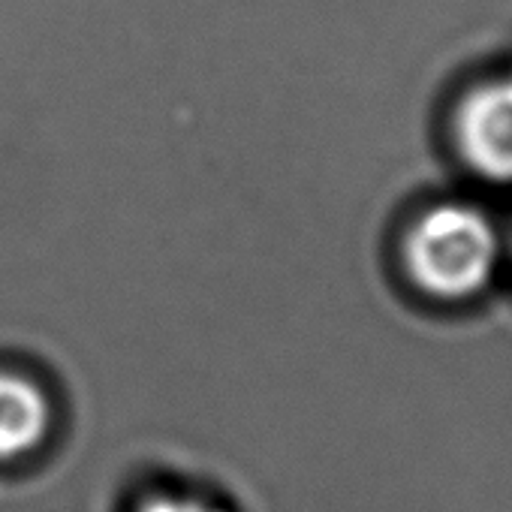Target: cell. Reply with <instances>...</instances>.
<instances>
[{"instance_id": "6da1fadb", "label": "cell", "mask_w": 512, "mask_h": 512, "mask_svg": "<svg viewBox=\"0 0 512 512\" xmlns=\"http://www.w3.org/2000/svg\"><path fill=\"white\" fill-rule=\"evenodd\" d=\"M506 266V229L464 196L431 199L398 235V272L431 305L461 308L482 299Z\"/></svg>"}, {"instance_id": "7a4b0ae2", "label": "cell", "mask_w": 512, "mask_h": 512, "mask_svg": "<svg viewBox=\"0 0 512 512\" xmlns=\"http://www.w3.org/2000/svg\"><path fill=\"white\" fill-rule=\"evenodd\" d=\"M455 163L488 187L512 190V55L464 79L446 109Z\"/></svg>"}, {"instance_id": "3957f363", "label": "cell", "mask_w": 512, "mask_h": 512, "mask_svg": "<svg viewBox=\"0 0 512 512\" xmlns=\"http://www.w3.org/2000/svg\"><path fill=\"white\" fill-rule=\"evenodd\" d=\"M55 404L28 374L0 371V464L34 458L52 437Z\"/></svg>"}, {"instance_id": "277c9868", "label": "cell", "mask_w": 512, "mask_h": 512, "mask_svg": "<svg viewBox=\"0 0 512 512\" xmlns=\"http://www.w3.org/2000/svg\"><path fill=\"white\" fill-rule=\"evenodd\" d=\"M136 512H226L220 503L205 500L199 494H175V491H163V494H151L145 497Z\"/></svg>"}, {"instance_id": "5b68a950", "label": "cell", "mask_w": 512, "mask_h": 512, "mask_svg": "<svg viewBox=\"0 0 512 512\" xmlns=\"http://www.w3.org/2000/svg\"><path fill=\"white\" fill-rule=\"evenodd\" d=\"M506 266H512V226L506 229Z\"/></svg>"}]
</instances>
